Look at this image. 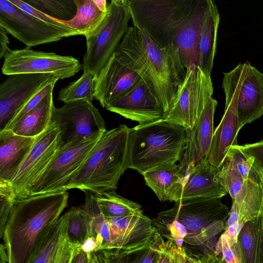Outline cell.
<instances>
[{"label": "cell", "instance_id": "cell-1", "mask_svg": "<svg viewBox=\"0 0 263 263\" xmlns=\"http://www.w3.org/2000/svg\"><path fill=\"white\" fill-rule=\"evenodd\" d=\"M133 26L160 47L173 46L185 69L198 66L200 30L208 0H127Z\"/></svg>", "mask_w": 263, "mask_h": 263}, {"label": "cell", "instance_id": "cell-2", "mask_svg": "<svg viewBox=\"0 0 263 263\" xmlns=\"http://www.w3.org/2000/svg\"><path fill=\"white\" fill-rule=\"evenodd\" d=\"M115 53L140 74L167 112L186 74L175 47H160L144 32L132 26Z\"/></svg>", "mask_w": 263, "mask_h": 263}, {"label": "cell", "instance_id": "cell-3", "mask_svg": "<svg viewBox=\"0 0 263 263\" xmlns=\"http://www.w3.org/2000/svg\"><path fill=\"white\" fill-rule=\"evenodd\" d=\"M68 197L64 192L15 199L2 237L8 263H28L37 237L60 217Z\"/></svg>", "mask_w": 263, "mask_h": 263}, {"label": "cell", "instance_id": "cell-4", "mask_svg": "<svg viewBox=\"0 0 263 263\" xmlns=\"http://www.w3.org/2000/svg\"><path fill=\"white\" fill-rule=\"evenodd\" d=\"M129 129L122 124L106 130L67 184L66 191L77 189L101 194L115 191L121 177L128 168Z\"/></svg>", "mask_w": 263, "mask_h": 263}, {"label": "cell", "instance_id": "cell-5", "mask_svg": "<svg viewBox=\"0 0 263 263\" xmlns=\"http://www.w3.org/2000/svg\"><path fill=\"white\" fill-rule=\"evenodd\" d=\"M186 148V129L164 119L130 128L128 168L141 175L181 161Z\"/></svg>", "mask_w": 263, "mask_h": 263}, {"label": "cell", "instance_id": "cell-6", "mask_svg": "<svg viewBox=\"0 0 263 263\" xmlns=\"http://www.w3.org/2000/svg\"><path fill=\"white\" fill-rule=\"evenodd\" d=\"M83 210L89 224V237L96 239L98 251L129 249L144 245L157 231L152 220L142 210L126 216L106 218L93 199L85 202Z\"/></svg>", "mask_w": 263, "mask_h": 263}, {"label": "cell", "instance_id": "cell-7", "mask_svg": "<svg viewBox=\"0 0 263 263\" xmlns=\"http://www.w3.org/2000/svg\"><path fill=\"white\" fill-rule=\"evenodd\" d=\"M221 199L185 200L175 202L168 209L186 229L184 242L196 247L203 245L224 230L229 211Z\"/></svg>", "mask_w": 263, "mask_h": 263}, {"label": "cell", "instance_id": "cell-8", "mask_svg": "<svg viewBox=\"0 0 263 263\" xmlns=\"http://www.w3.org/2000/svg\"><path fill=\"white\" fill-rule=\"evenodd\" d=\"M131 16L127 0H111L106 16L96 32L86 40L83 72L97 76L114 54L126 33Z\"/></svg>", "mask_w": 263, "mask_h": 263}, {"label": "cell", "instance_id": "cell-9", "mask_svg": "<svg viewBox=\"0 0 263 263\" xmlns=\"http://www.w3.org/2000/svg\"><path fill=\"white\" fill-rule=\"evenodd\" d=\"M51 122L58 130V145L60 149L100 137L106 130L103 118L88 100L54 107Z\"/></svg>", "mask_w": 263, "mask_h": 263}, {"label": "cell", "instance_id": "cell-10", "mask_svg": "<svg viewBox=\"0 0 263 263\" xmlns=\"http://www.w3.org/2000/svg\"><path fill=\"white\" fill-rule=\"evenodd\" d=\"M213 86L210 75L196 65L186 70L169 110L164 119L171 124L191 129L200 117L209 100L213 97Z\"/></svg>", "mask_w": 263, "mask_h": 263}, {"label": "cell", "instance_id": "cell-11", "mask_svg": "<svg viewBox=\"0 0 263 263\" xmlns=\"http://www.w3.org/2000/svg\"><path fill=\"white\" fill-rule=\"evenodd\" d=\"M243 66V63H239L231 71L223 72L222 87L226 99L224 111L214 131L206 157L208 162L216 168L221 166L230 148L238 145L237 135L241 128L238 117L237 103Z\"/></svg>", "mask_w": 263, "mask_h": 263}, {"label": "cell", "instance_id": "cell-12", "mask_svg": "<svg viewBox=\"0 0 263 263\" xmlns=\"http://www.w3.org/2000/svg\"><path fill=\"white\" fill-rule=\"evenodd\" d=\"M83 69V64L72 56L33 50L29 47L11 50L4 58L2 73L49 74L59 79L69 78Z\"/></svg>", "mask_w": 263, "mask_h": 263}, {"label": "cell", "instance_id": "cell-13", "mask_svg": "<svg viewBox=\"0 0 263 263\" xmlns=\"http://www.w3.org/2000/svg\"><path fill=\"white\" fill-rule=\"evenodd\" d=\"M101 136L74 146L59 149L48 166L29 189L26 196L67 192V184L81 167Z\"/></svg>", "mask_w": 263, "mask_h": 263}, {"label": "cell", "instance_id": "cell-14", "mask_svg": "<svg viewBox=\"0 0 263 263\" xmlns=\"http://www.w3.org/2000/svg\"><path fill=\"white\" fill-rule=\"evenodd\" d=\"M0 26L29 48L80 35L73 29L63 30L50 26L23 11L9 0H0Z\"/></svg>", "mask_w": 263, "mask_h": 263}, {"label": "cell", "instance_id": "cell-15", "mask_svg": "<svg viewBox=\"0 0 263 263\" xmlns=\"http://www.w3.org/2000/svg\"><path fill=\"white\" fill-rule=\"evenodd\" d=\"M58 130L51 122L37 136L29 153L22 162L10 186L15 199L26 196L27 193L57 154Z\"/></svg>", "mask_w": 263, "mask_h": 263}, {"label": "cell", "instance_id": "cell-16", "mask_svg": "<svg viewBox=\"0 0 263 263\" xmlns=\"http://www.w3.org/2000/svg\"><path fill=\"white\" fill-rule=\"evenodd\" d=\"M59 78L49 74L8 76L0 85V131L16 114L49 84Z\"/></svg>", "mask_w": 263, "mask_h": 263}, {"label": "cell", "instance_id": "cell-17", "mask_svg": "<svg viewBox=\"0 0 263 263\" xmlns=\"http://www.w3.org/2000/svg\"><path fill=\"white\" fill-rule=\"evenodd\" d=\"M228 194L220 175V168L211 165L202 159L187 168L182 182L172 195L170 201L205 198H221Z\"/></svg>", "mask_w": 263, "mask_h": 263}, {"label": "cell", "instance_id": "cell-18", "mask_svg": "<svg viewBox=\"0 0 263 263\" xmlns=\"http://www.w3.org/2000/svg\"><path fill=\"white\" fill-rule=\"evenodd\" d=\"M105 108L139 124L164 119L165 114L160 102L143 79Z\"/></svg>", "mask_w": 263, "mask_h": 263}, {"label": "cell", "instance_id": "cell-19", "mask_svg": "<svg viewBox=\"0 0 263 263\" xmlns=\"http://www.w3.org/2000/svg\"><path fill=\"white\" fill-rule=\"evenodd\" d=\"M94 78V99L104 108L125 95L142 79L115 53Z\"/></svg>", "mask_w": 263, "mask_h": 263}, {"label": "cell", "instance_id": "cell-20", "mask_svg": "<svg viewBox=\"0 0 263 263\" xmlns=\"http://www.w3.org/2000/svg\"><path fill=\"white\" fill-rule=\"evenodd\" d=\"M262 199L261 187L251 170L240 192L233 200L223 233L237 241L238 235L243 226L258 216Z\"/></svg>", "mask_w": 263, "mask_h": 263}, {"label": "cell", "instance_id": "cell-21", "mask_svg": "<svg viewBox=\"0 0 263 263\" xmlns=\"http://www.w3.org/2000/svg\"><path fill=\"white\" fill-rule=\"evenodd\" d=\"M217 101L211 98L191 129L186 130V148L180 165L185 170L206 159L214 134V116Z\"/></svg>", "mask_w": 263, "mask_h": 263}, {"label": "cell", "instance_id": "cell-22", "mask_svg": "<svg viewBox=\"0 0 263 263\" xmlns=\"http://www.w3.org/2000/svg\"><path fill=\"white\" fill-rule=\"evenodd\" d=\"M241 128L263 116V73L244 63L237 103Z\"/></svg>", "mask_w": 263, "mask_h": 263}, {"label": "cell", "instance_id": "cell-23", "mask_svg": "<svg viewBox=\"0 0 263 263\" xmlns=\"http://www.w3.org/2000/svg\"><path fill=\"white\" fill-rule=\"evenodd\" d=\"M35 138L15 135L11 130L0 131V183L10 185Z\"/></svg>", "mask_w": 263, "mask_h": 263}, {"label": "cell", "instance_id": "cell-24", "mask_svg": "<svg viewBox=\"0 0 263 263\" xmlns=\"http://www.w3.org/2000/svg\"><path fill=\"white\" fill-rule=\"evenodd\" d=\"M67 212L47 226L37 237L28 263H57L67 239Z\"/></svg>", "mask_w": 263, "mask_h": 263}, {"label": "cell", "instance_id": "cell-25", "mask_svg": "<svg viewBox=\"0 0 263 263\" xmlns=\"http://www.w3.org/2000/svg\"><path fill=\"white\" fill-rule=\"evenodd\" d=\"M219 22L220 15L216 5L213 1L208 0L199 36L198 66L210 76L216 52Z\"/></svg>", "mask_w": 263, "mask_h": 263}, {"label": "cell", "instance_id": "cell-26", "mask_svg": "<svg viewBox=\"0 0 263 263\" xmlns=\"http://www.w3.org/2000/svg\"><path fill=\"white\" fill-rule=\"evenodd\" d=\"M145 184L161 201H170L172 195L184 177V171L179 164H167L143 173Z\"/></svg>", "mask_w": 263, "mask_h": 263}, {"label": "cell", "instance_id": "cell-27", "mask_svg": "<svg viewBox=\"0 0 263 263\" xmlns=\"http://www.w3.org/2000/svg\"><path fill=\"white\" fill-rule=\"evenodd\" d=\"M163 240L156 231L151 239L144 245L129 249L103 250L98 252L103 263H158L159 248Z\"/></svg>", "mask_w": 263, "mask_h": 263}, {"label": "cell", "instance_id": "cell-28", "mask_svg": "<svg viewBox=\"0 0 263 263\" xmlns=\"http://www.w3.org/2000/svg\"><path fill=\"white\" fill-rule=\"evenodd\" d=\"M52 88L32 110L20 120L12 129L17 135L35 138L49 126L55 107Z\"/></svg>", "mask_w": 263, "mask_h": 263}, {"label": "cell", "instance_id": "cell-29", "mask_svg": "<svg viewBox=\"0 0 263 263\" xmlns=\"http://www.w3.org/2000/svg\"><path fill=\"white\" fill-rule=\"evenodd\" d=\"M77 6L74 17L69 21H61L84 35L87 40L98 30L107 11L100 10L93 0H74Z\"/></svg>", "mask_w": 263, "mask_h": 263}, {"label": "cell", "instance_id": "cell-30", "mask_svg": "<svg viewBox=\"0 0 263 263\" xmlns=\"http://www.w3.org/2000/svg\"><path fill=\"white\" fill-rule=\"evenodd\" d=\"M93 195L101 213L106 218L130 215L142 209L140 204L119 195L115 191Z\"/></svg>", "mask_w": 263, "mask_h": 263}, {"label": "cell", "instance_id": "cell-31", "mask_svg": "<svg viewBox=\"0 0 263 263\" xmlns=\"http://www.w3.org/2000/svg\"><path fill=\"white\" fill-rule=\"evenodd\" d=\"M258 226V215L255 218L247 221L238 235L237 242L242 263H259Z\"/></svg>", "mask_w": 263, "mask_h": 263}, {"label": "cell", "instance_id": "cell-32", "mask_svg": "<svg viewBox=\"0 0 263 263\" xmlns=\"http://www.w3.org/2000/svg\"><path fill=\"white\" fill-rule=\"evenodd\" d=\"M153 227L162 237L173 241L182 248L187 235L185 227L168 210L160 212L152 220Z\"/></svg>", "mask_w": 263, "mask_h": 263}, {"label": "cell", "instance_id": "cell-33", "mask_svg": "<svg viewBox=\"0 0 263 263\" xmlns=\"http://www.w3.org/2000/svg\"><path fill=\"white\" fill-rule=\"evenodd\" d=\"M95 81L88 73L83 72L77 80L62 88L58 100L65 103L81 100L92 101L94 99Z\"/></svg>", "mask_w": 263, "mask_h": 263}, {"label": "cell", "instance_id": "cell-34", "mask_svg": "<svg viewBox=\"0 0 263 263\" xmlns=\"http://www.w3.org/2000/svg\"><path fill=\"white\" fill-rule=\"evenodd\" d=\"M36 10L55 19L69 21L77 13L74 0H26L24 1Z\"/></svg>", "mask_w": 263, "mask_h": 263}, {"label": "cell", "instance_id": "cell-35", "mask_svg": "<svg viewBox=\"0 0 263 263\" xmlns=\"http://www.w3.org/2000/svg\"><path fill=\"white\" fill-rule=\"evenodd\" d=\"M68 216L67 237L68 241L76 246H80L89 237V227L82 207H71L67 212Z\"/></svg>", "mask_w": 263, "mask_h": 263}, {"label": "cell", "instance_id": "cell-36", "mask_svg": "<svg viewBox=\"0 0 263 263\" xmlns=\"http://www.w3.org/2000/svg\"><path fill=\"white\" fill-rule=\"evenodd\" d=\"M220 175L228 194L234 199L245 180L229 155L220 167Z\"/></svg>", "mask_w": 263, "mask_h": 263}, {"label": "cell", "instance_id": "cell-37", "mask_svg": "<svg viewBox=\"0 0 263 263\" xmlns=\"http://www.w3.org/2000/svg\"><path fill=\"white\" fill-rule=\"evenodd\" d=\"M15 198L9 184L0 183V237L2 238L5 228L12 209Z\"/></svg>", "mask_w": 263, "mask_h": 263}, {"label": "cell", "instance_id": "cell-38", "mask_svg": "<svg viewBox=\"0 0 263 263\" xmlns=\"http://www.w3.org/2000/svg\"><path fill=\"white\" fill-rule=\"evenodd\" d=\"M185 248H180L172 240H163L159 248L158 263H185Z\"/></svg>", "mask_w": 263, "mask_h": 263}, {"label": "cell", "instance_id": "cell-39", "mask_svg": "<svg viewBox=\"0 0 263 263\" xmlns=\"http://www.w3.org/2000/svg\"><path fill=\"white\" fill-rule=\"evenodd\" d=\"M215 250L226 263H242L238 242L231 245L223 234L216 243Z\"/></svg>", "mask_w": 263, "mask_h": 263}, {"label": "cell", "instance_id": "cell-40", "mask_svg": "<svg viewBox=\"0 0 263 263\" xmlns=\"http://www.w3.org/2000/svg\"><path fill=\"white\" fill-rule=\"evenodd\" d=\"M215 246L208 245L204 251H191L185 249V263H226L215 250Z\"/></svg>", "mask_w": 263, "mask_h": 263}, {"label": "cell", "instance_id": "cell-41", "mask_svg": "<svg viewBox=\"0 0 263 263\" xmlns=\"http://www.w3.org/2000/svg\"><path fill=\"white\" fill-rule=\"evenodd\" d=\"M9 1L23 11L32 15L36 19L43 22L50 26L63 30L72 29L71 28L61 22L60 20L55 19L41 12L29 4L26 3L24 1L9 0Z\"/></svg>", "mask_w": 263, "mask_h": 263}, {"label": "cell", "instance_id": "cell-42", "mask_svg": "<svg viewBox=\"0 0 263 263\" xmlns=\"http://www.w3.org/2000/svg\"><path fill=\"white\" fill-rule=\"evenodd\" d=\"M58 80L54 81L47 86L28 103H27L14 116L4 129L12 130L17 123L31 110L33 109L46 95L48 92L55 86ZM4 130V129H3ZM2 131V130H1Z\"/></svg>", "mask_w": 263, "mask_h": 263}, {"label": "cell", "instance_id": "cell-43", "mask_svg": "<svg viewBox=\"0 0 263 263\" xmlns=\"http://www.w3.org/2000/svg\"><path fill=\"white\" fill-rule=\"evenodd\" d=\"M237 145L232 146L228 155L231 157L240 174L246 180L251 171L253 157L246 156Z\"/></svg>", "mask_w": 263, "mask_h": 263}, {"label": "cell", "instance_id": "cell-44", "mask_svg": "<svg viewBox=\"0 0 263 263\" xmlns=\"http://www.w3.org/2000/svg\"><path fill=\"white\" fill-rule=\"evenodd\" d=\"M237 146L246 156L253 157L258 164L263 166V140Z\"/></svg>", "mask_w": 263, "mask_h": 263}, {"label": "cell", "instance_id": "cell-45", "mask_svg": "<svg viewBox=\"0 0 263 263\" xmlns=\"http://www.w3.org/2000/svg\"><path fill=\"white\" fill-rule=\"evenodd\" d=\"M78 246L70 243L67 237L65 240L57 263H71Z\"/></svg>", "mask_w": 263, "mask_h": 263}, {"label": "cell", "instance_id": "cell-46", "mask_svg": "<svg viewBox=\"0 0 263 263\" xmlns=\"http://www.w3.org/2000/svg\"><path fill=\"white\" fill-rule=\"evenodd\" d=\"M258 247L259 263H263V197L258 214Z\"/></svg>", "mask_w": 263, "mask_h": 263}, {"label": "cell", "instance_id": "cell-47", "mask_svg": "<svg viewBox=\"0 0 263 263\" xmlns=\"http://www.w3.org/2000/svg\"><path fill=\"white\" fill-rule=\"evenodd\" d=\"M9 40L7 36V32L0 26V59L5 58L10 50L8 47Z\"/></svg>", "mask_w": 263, "mask_h": 263}, {"label": "cell", "instance_id": "cell-48", "mask_svg": "<svg viewBox=\"0 0 263 263\" xmlns=\"http://www.w3.org/2000/svg\"><path fill=\"white\" fill-rule=\"evenodd\" d=\"M79 246L84 252L87 254L98 252L97 241L96 239L92 236L87 238Z\"/></svg>", "mask_w": 263, "mask_h": 263}, {"label": "cell", "instance_id": "cell-49", "mask_svg": "<svg viewBox=\"0 0 263 263\" xmlns=\"http://www.w3.org/2000/svg\"><path fill=\"white\" fill-rule=\"evenodd\" d=\"M251 170L261 187L263 197V166L258 164L253 157L251 163Z\"/></svg>", "mask_w": 263, "mask_h": 263}, {"label": "cell", "instance_id": "cell-50", "mask_svg": "<svg viewBox=\"0 0 263 263\" xmlns=\"http://www.w3.org/2000/svg\"><path fill=\"white\" fill-rule=\"evenodd\" d=\"M89 257V254L84 252L80 246H78L76 248L71 263H88Z\"/></svg>", "mask_w": 263, "mask_h": 263}, {"label": "cell", "instance_id": "cell-51", "mask_svg": "<svg viewBox=\"0 0 263 263\" xmlns=\"http://www.w3.org/2000/svg\"><path fill=\"white\" fill-rule=\"evenodd\" d=\"M9 259L5 245L3 243L0 247V263H8Z\"/></svg>", "mask_w": 263, "mask_h": 263}, {"label": "cell", "instance_id": "cell-52", "mask_svg": "<svg viewBox=\"0 0 263 263\" xmlns=\"http://www.w3.org/2000/svg\"><path fill=\"white\" fill-rule=\"evenodd\" d=\"M89 254L88 263H103L98 252H93Z\"/></svg>", "mask_w": 263, "mask_h": 263}]
</instances>
